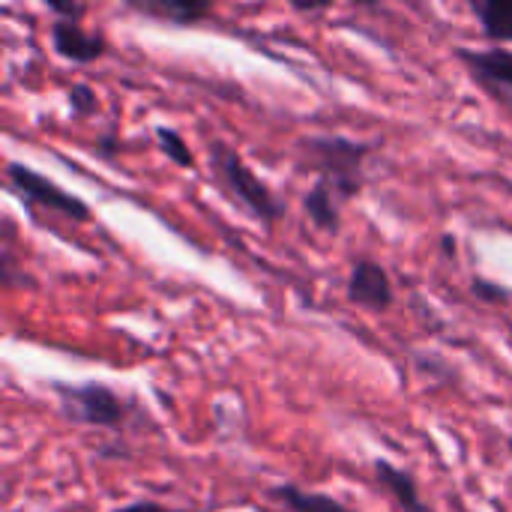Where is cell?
<instances>
[{
  "label": "cell",
  "mask_w": 512,
  "mask_h": 512,
  "mask_svg": "<svg viewBox=\"0 0 512 512\" xmlns=\"http://www.w3.org/2000/svg\"><path fill=\"white\" fill-rule=\"evenodd\" d=\"M378 144L357 141L348 135H306L297 141L294 156L300 168L315 171L321 183H327L342 204L354 201L366 186V159Z\"/></svg>",
  "instance_id": "6da1fadb"
},
{
  "label": "cell",
  "mask_w": 512,
  "mask_h": 512,
  "mask_svg": "<svg viewBox=\"0 0 512 512\" xmlns=\"http://www.w3.org/2000/svg\"><path fill=\"white\" fill-rule=\"evenodd\" d=\"M207 165H210V177L213 183L228 192L255 222H261L264 228H273L285 219L288 207L285 201L273 192V186L267 180H261L249 162L240 156V150H234L228 141L213 138L207 144Z\"/></svg>",
  "instance_id": "7a4b0ae2"
},
{
  "label": "cell",
  "mask_w": 512,
  "mask_h": 512,
  "mask_svg": "<svg viewBox=\"0 0 512 512\" xmlns=\"http://www.w3.org/2000/svg\"><path fill=\"white\" fill-rule=\"evenodd\" d=\"M51 393L57 396L60 414L72 426L120 432L126 426L129 414H132V405L126 402V396H120L105 381H81V384L54 381Z\"/></svg>",
  "instance_id": "3957f363"
},
{
  "label": "cell",
  "mask_w": 512,
  "mask_h": 512,
  "mask_svg": "<svg viewBox=\"0 0 512 512\" xmlns=\"http://www.w3.org/2000/svg\"><path fill=\"white\" fill-rule=\"evenodd\" d=\"M6 183L9 189L30 207V210H45V213H57L69 222H90V204L75 198L72 192H66L63 186H57L51 177L39 174L33 165L27 162H9L6 165Z\"/></svg>",
  "instance_id": "277c9868"
},
{
  "label": "cell",
  "mask_w": 512,
  "mask_h": 512,
  "mask_svg": "<svg viewBox=\"0 0 512 512\" xmlns=\"http://www.w3.org/2000/svg\"><path fill=\"white\" fill-rule=\"evenodd\" d=\"M345 297H348V303H354L372 315L390 312L396 303V291H393V279H390L387 267L378 264L375 258H357L348 273Z\"/></svg>",
  "instance_id": "5b68a950"
},
{
  "label": "cell",
  "mask_w": 512,
  "mask_h": 512,
  "mask_svg": "<svg viewBox=\"0 0 512 512\" xmlns=\"http://www.w3.org/2000/svg\"><path fill=\"white\" fill-rule=\"evenodd\" d=\"M48 39L57 57L69 60V63H96L105 57L108 51V39L102 30H87L81 27V21H60L54 18L48 27Z\"/></svg>",
  "instance_id": "8992f818"
},
{
  "label": "cell",
  "mask_w": 512,
  "mask_h": 512,
  "mask_svg": "<svg viewBox=\"0 0 512 512\" xmlns=\"http://www.w3.org/2000/svg\"><path fill=\"white\" fill-rule=\"evenodd\" d=\"M456 57L468 66V72L483 84L486 93H512V51L510 48H468L459 45Z\"/></svg>",
  "instance_id": "52a82bcc"
},
{
  "label": "cell",
  "mask_w": 512,
  "mask_h": 512,
  "mask_svg": "<svg viewBox=\"0 0 512 512\" xmlns=\"http://www.w3.org/2000/svg\"><path fill=\"white\" fill-rule=\"evenodd\" d=\"M126 9L171 27H195L213 18L210 0H126Z\"/></svg>",
  "instance_id": "ba28073f"
},
{
  "label": "cell",
  "mask_w": 512,
  "mask_h": 512,
  "mask_svg": "<svg viewBox=\"0 0 512 512\" xmlns=\"http://www.w3.org/2000/svg\"><path fill=\"white\" fill-rule=\"evenodd\" d=\"M372 471H375V480H378V486L393 498V504L399 507L402 512H432L429 510V504L423 501V495H420V486H417V480L405 471V468H396L393 462H384V459H375V465H372Z\"/></svg>",
  "instance_id": "9c48e42d"
},
{
  "label": "cell",
  "mask_w": 512,
  "mask_h": 512,
  "mask_svg": "<svg viewBox=\"0 0 512 512\" xmlns=\"http://www.w3.org/2000/svg\"><path fill=\"white\" fill-rule=\"evenodd\" d=\"M303 213L318 231H324L330 237H336L342 231V198L321 180H315L309 186V192L303 195Z\"/></svg>",
  "instance_id": "30bf717a"
},
{
  "label": "cell",
  "mask_w": 512,
  "mask_h": 512,
  "mask_svg": "<svg viewBox=\"0 0 512 512\" xmlns=\"http://www.w3.org/2000/svg\"><path fill=\"white\" fill-rule=\"evenodd\" d=\"M267 495L288 512H357L351 510L348 504H342L339 498H333V495L309 492V489H300V486H294V483L270 486Z\"/></svg>",
  "instance_id": "8fae6325"
},
{
  "label": "cell",
  "mask_w": 512,
  "mask_h": 512,
  "mask_svg": "<svg viewBox=\"0 0 512 512\" xmlns=\"http://www.w3.org/2000/svg\"><path fill=\"white\" fill-rule=\"evenodd\" d=\"M471 12L480 21L486 42L510 45L512 42V0H474Z\"/></svg>",
  "instance_id": "7c38bea8"
},
{
  "label": "cell",
  "mask_w": 512,
  "mask_h": 512,
  "mask_svg": "<svg viewBox=\"0 0 512 512\" xmlns=\"http://www.w3.org/2000/svg\"><path fill=\"white\" fill-rule=\"evenodd\" d=\"M156 144H159L162 156H165L171 165H177V168H192V165H195V153H192V147L186 144V138H183L177 129H171V126H156Z\"/></svg>",
  "instance_id": "4fadbf2b"
},
{
  "label": "cell",
  "mask_w": 512,
  "mask_h": 512,
  "mask_svg": "<svg viewBox=\"0 0 512 512\" xmlns=\"http://www.w3.org/2000/svg\"><path fill=\"white\" fill-rule=\"evenodd\" d=\"M66 102H69V111L75 120H84V117H93L99 111V99H96V90L84 81L72 84L66 90Z\"/></svg>",
  "instance_id": "5bb4252c"
},
{
  "label": "cell",
  "mask_w": 512,
  "mask_h": 512,
  "mask_svg": "<svg viewBox=\"0 0 512 512\" xmlns=\"http://www.w3.org/2000/svg\"><path fill=\"white\" fill-rule=\"evenodd\" d=\"M471 288H474V294H477L483 303H489V306H501V303H507L512 297L504 285H498V282H492V279H486V276H474V279H471Z\"/></svg>",
  "instance_id": "9a60e30c"
},
{
  "label": "cell",
  "mask_w": 512,
  "mask_h": 512,
  "mask_svg": "<svg viewBox=\"0 0 512 512\" xmlns=\"http://www.w3.org/2000/svg\"><path fill=\"white\" fill-rule=\"evenodd\" d=\"M48 12L60 21H81L87 15V6L72 0H48Z\"/></svg>",
  "instance_id": "2e32d148"
},
{
  "label": "cell",
  "mask_w": 512,
  "mask_h": 512,
  "mask_svg": "<svg viewBox=\"0 0 512 512\" xmlns=\"http://www.w3.org/2000/svg\"><path fill=\"white\" fill-rule=\"evenodd\" d=\"M111 512H168L162 504H156V501H150V498H138V501H132V504H126V507H117V510Z\"/></svg>",
  "instance_id": "e0dca14e"
},
{
  "label": "cell",
  "mask_w": 512,
  "mask_h": 512,
  "mask_svg": "<svg viewBox=\"0 0 512 512\" xmlns=\"http://www.w3.org/2000/svg\"><path fill=\"white\" fill-rule=\"evenodd\" d=\"M489 96H495V99H498V102H501V105H504V108L512 114V93H489Z\"/></svg>",
  "instance_id": "ac0fdd59"
}]
</instances>
